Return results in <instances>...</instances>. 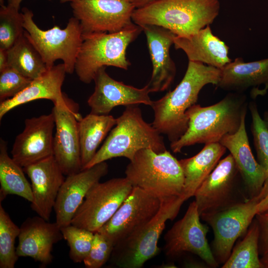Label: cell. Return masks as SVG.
I'll return each instance as SVG.
<instances>
[{
	"label": "cell",
	"mask_w": 268,
	"mask_h": 268,
	"mask_svg": "<svg viewBox=\"0 0 268 268\" xmlns=\"http://www.w3.org/2000/svg\"><path fill=\"white\" fill-rule=\"evenodd\" d=\"M220 74L219 68L189 61L184 76L176 88L153 101L152 126L161 134L166 135L171 142L179 139L188 128L186 112L196 104L199 93L205 85L217 84Z\"/></svg>",
	"instance_id": "1"
},
{
	"label": "cell",
	"mask_w": 268,
	"mask_h": 268,
	"mask_svg": "<svg viewBox=\"0 0 268 268\" xmlns=\"http://www.w3.org/2000/svg\"><path fill=\"white\" fill-rule=\"evenodd\" d=\"M245 93L229 92L217 103L206 107L195 104L186 112L188 128L176 141L171 142L174 153L199 143L219 142L223 137L236 133L248 107Z\"/></svg>",
	"instance_id": "2"
},
{
	"label": "cell",
	"mask_w": 268,
	"mask_h": 268,
	"mask_svg": "<svg viewBox=\"0 0 268 268\" xmlns=\"http://www.w3.org/2000/svg\"><path fill=\"white\" fill-rule=\"evenodd\" d=\"M219 10L218 0H157L135 8L132 20L139 26L157 25L188 37L211 24Z\"/></svg>",
	"instance_id": "3"
},
{
	"label": "cell",
	"mask_w": 268,
	"mask_h": 268,
	"mask_svg": "<svg viewBox=\"0 0 268 268\" xmlns=\"http://www.w3.org/2000/svg\"><path fill=\"white\" fill-rule=\"evenodd\" d=\"M143 148H151L157 153L166 150L163 136L152 124L144 120L138 105L126 106L103 145L83 169L118 157L131 161Z\"/></svg>",
	"instance_id": "4"
},
{
	"label": "cell",
	"mask_w": 268,
	"mask_h": 268,
	"mask_svg": "<svg viewBox=\"0 0 268 268\" xmlns=\"http://www.w3.org/2000/svg\"><path fill=\"white\" fill-rule=\"evenodd\" d=\"M125 174L133 187L161 200L182 196L183 171L179 160L167 150L161 153L151 148L139 150L127 166Z\"/></svg>",
	"instance_id": "5"
},
{
	"label": "cell",
	"mask_w": 268,
	"mask_h": 268,
	"mask_svg": "<svg viewBox=\"0 0 268 268\" xmlns=\"http://www.w3.org/2000/svg\"><path fill=\"white\" fill-rule=\"evenodd\" d=\"M157 214L147 223L117 243L109 260L120 268H140L159 252L158 242L168 220H173L186 201L182 196L161 200Z\"/></svg>",
	"instance_id": "6"
},
{
	"label": "cell",
	"mask_w": 268,
	"mask_h": 268,
	"mask_svg": "<svg viewBox=\"0 0 268 268\" xmlns=\"http://www.w3.org/2000/svg\"><path fill=\"white\" fill-rule=\"evenodd\" d=\"M142 31L140 26L134 24L118 32L82 35L75 66L79 80L84 83H91L98 70L103 67L127 70L131 63L126 57L127 49Z\"/></svg>",
	"instance_id": "7"
},
{
	"label": "cell",
	"mask_w": 268,
	"mask_h": 268,
	"mask_svg": "<svg viewBox=\"0 0 268 268\" xmlns=\"http://www.w3.org/2000/svg\"><path fill=\"white\" fill-rule=\"evenodd\" d=\"M24 35L40 54L48 68L61 60L67 73L75 71L76 58L83 41L79 21L70 18L66 28L58 26L44 30L40 29L33 20V13L27 8L22 9Z\"/></svg>",
	"instance_id": "8"
},
{
	"label": "cell",
	"mask_w": 268,
	"mask_h": 268,
	"mask_svg": "<svg viewBox=\"0 0 268 268\" xmlns=\"http://www.w3.org/2000/svg\"><path fill=\"white\" fill-rule=\"evenodd\" d=\"M268 195V178L257 196L236 202L218 212L201 216L213 230L214 238L211 249L219 265L228 260L234 243L245 234L257 214L259 203Z\"/></svg>",
	"instance_id": "9"
},
{
	"label": "cell",
	"mask_w": 268,
	"mask_h": 268,
	"mask_svg": "<svg viewBox=\"0 0 268 268\" xmlns=\"http://www.w3.org/2000/svg\"><path fill=\"white\" fill-rule=\"evenodd\" d=\"M133 187L126 177L96 183L86 194L71 224L97 232L113 216Z\"/></svg>",
	"instance_id": "10"
},
{
	"label": "cell",
	"mask_w": 268,
	"mask_h": 268,
	"mask_svg": "<svg viewBox=\"0 0 268 268\" xmlns=\"http://www.w3.org/2000/svg\"><path fill=\"white\" fill-rule=\"evenodd\" d=\"M70 4L82 35L118 32L135 24L130 0H73Z\"/></svg>",
	"instance_id": "11"
},
{
	"label": "cell",
	"mask_w": 268,
	"mask_h": 268,
	"mask_svg": "<svg viewBox=\"0 0 268 268\" xmlns=\"http://www.w3.org/2000/svg\"><path fill=\"white\" fill-rule=\"evenodd\" d=\"M196 201H192L184 216L176 221L165 234L164 251L170 258H176L185 253L199 256L212 268H216V262L209 246L206 235L208 227L201 223Z\"/></svg>",
	"instance_id": "12"
},
{
	"label": "cell",
	"mask_w": 268,
	"mask_h": 268,
	"mask_svg": "<svg viewBox=\"0 0 268 268\" xmlns=\"http://www.w3.org/2000/svg\"><path fill=\"white\" fill-rule=\"evenodd\" d=\"M161 202L159 198L134 187L113 216L97 232L105 235L115 245L150 221L159 211Z\"/></svg>",
	"instance_id": "13"
},
{
	"label": "cell",
	"mask_w": 268,
	"mask_h": 268,
	"mask_svg": "<svg viewBox=\"0 0 268 268\" xmlns=\"http://www.w3.org/2000/svg\"><path fill=\"white\" fill-rule=\"evenodd\" d=\"M70 105L69 100L66 95L64 101L54 105L52 112L56 128L53 156L67 176L82 169L78 122L82 117Z\"/></svg>",
	"instance_id": "14"
},
{
	"label": "cell",
	"mask_w": 268,
	"mask_h": 268,
	"mask_svg": "<svg viewBox=\"0 0 268 268\" xmlns=\"http://www.w3.org/2000/svg\"><path fill=\"white\" fill-rule=\"evenodd\" d=\"M239 175L231 154L219 161L194 195L200 217L218 212L239 202L234 195Z\"/></svg>",
	"instance_id": "15"
},
{
	"label": "cell",
	"mask_w": 268,
	"mask_h": 268,
	"mask_svg": "<svg viewBox=\"0 0 268 268\" xmlns=\"http://www.w3.org/2000/svg\"><path fill=\"white\" fill-rule=\"evenodd\" d=\"M55 128L52 113L25 119L12 146V159L24 168L53 156Z\"/></svg>",
	"instance_id": "16"
},
{
	"label": "cell",
	"mask_w": 268,
	"mask_h": 268,
	"mask_svg": "<svg viewBox=\"0 0 268 268\" xmlns=\"http://www.w3.org/2000/svg\"><path fill=\"white\" fill-rule=\"evenodd\" d=\"M106 67L100 68L94 77V91L87 100L90 113L109 115L119 106L143 104L151 106L153 101L149 96L151 92L147 84L142 88L125 84L110 76Z\"/></svg>",
	"instance_id": "17"
},
{
	"label": "cell",
	"mask_w": 268,
	"mask_h": 268,
	"mask_svg": "<svg viewBox=\"0 0 268 268\" xmlns=\"http://www.w3.org/2000/svg\"><path fill=\"white\" fill-rule=\"evenodd\" d=\"M108 172V165L104 161L67 176L54 207L56 222L61 228L71 224L88 191Z\"/></svg>",
	"instance_id": "18"
},
{
	"label": "cell",
	"mask_w": 268,
	"mask_h": 268,
	"mask_svg": "<svg viewBox=\"0 0 268 268\" xmlns=\"http://www.w3.org/2000/svg\"><path fill=\"white\" fill-rule=\"evenodd\" d=\"M23 169L31 183V208L49 221L65 175L53 155Z\"/></svg>",
	"instance_id": "19"
},
{
	"label": "cell",
	"mask_w": 268,
	"mask_h": 268,
	"mask_svg": "<svg viewBox=\"0 0 268 268\" xmlns=\"http://www.w3.org/2000/svg\"><path fill=\"white\" fill-rule=\"evenodd\" d=\"M18 244L16 248L19 257H28L46 266L52 262L54 245L63 239L61 227L38 215L27 218L20 227Z\"/></svg>",
	"instance_id": "20"
},
{
	"label": "cell",
	"mask_w": 268,
	"mask_h": 268,
	"mask_svg": "<svg viewBox=\"0 0 268 268\" xmlns=\"http://www.w3.org/2000/svg\"><path fill=\"white\" fill-rule=\"evenodd\" d=\"M147 40L152 65V72L147 85L151 92L163 91L172 83L176 67L170 55V48L176 35L170 30L154 25L140 26Z\"/></svg>",
	"instance_id": "21"
},
{
	"label": "cell",
	"mask_w": 268,
	"mask_h": 268,
	"mask_svg": "<svg viewBox=\"0 0 268 268\" xmlns=\"http://www.w3.org/2000/svg\"><path fill=\"white\" fill-rule=\"evenodd\" d=\"M246 117L236 133L225 136L219 142L232 156L251 198L261 191L268 178V171L259 164L252 152L246 129Z\"/></svg>",
	"instance_id": "22"
},
{
	"label": "cell",
	"mask_w": 268,
	"mask_h": 268,
	"mask_svg": "<svg viewBox=\"0 0 268 268\" xmlns=\"http://www.w3.org/2000/svg\"><path fill=\"white\" fill-rule=\"evenodd\" d=\"M221 70L217 87L229 92L245 93L251 89L252 99L262 95L260 87L268 89V58L260 61L244 62L242 58H236Z\"/></svg>",
	"instance_id": "23"
},
{
	"label": "cell",
	"mask_w": 268,
	"mask_h": 268,
	"mask_svg": "<svg viewBox=\"0 0 268 268\" xmlns=\"http://www.w3.org/2000/svg\"><path fill=\"white\" fill-rule=\"evenodd\" d=\"M173 44L185 53L189 61L219 69L232 61L228 56L229 47L213 34L209 25L188 37L175 36Z\"/></svg>",
	"instance_id": "24"
},
{
	"label": "cell",
	"mask_w": 268,
	"mask_h": 268,
	"mask_svg": "<svg viewBox=\"0 0 268 268\" xmlns=\"http://www.w3.org/2000/svg\"><path fill=\"white\" fill-rule=\"evenodd\" d=\"M63 63L48 68L39 77L15 96L0 102V120L9 111L21 105L38 99H48L54 104L65 100L66 95L62 91L66 74Z\"/></svg>",
	"instance_id": "25"
},
{
	"label": "cell",
	"mask_w": 268,
	"mask_h": 268,
	"mask_svg": "<svg viewBox=\"0 0 268 268\" xmlns=\"http://www.w3.org/2000/svg\"><path fill=\"white\" fill-rule=\"evenodd\" d=\"M226 150L220 142L206 144L195 156L179 160L184 176L182 196L186 201L194 196Z\"/></svg>",
	"instance_id": "26"
},
{
	"label": "cell",
	"mask_w": 268,
	"mask_h": 268,
	"mask_svg": "<svg viewBox=\"0 0 268 268\" xmlns=\"http://www.w3.org/2000/svg\"><path fill=\"white\" fill-rule=\"evenodd\" d=\"M117 123L112 115L90 113L78 122L82 169L91 160L97 148Z\"/></svg>",
	"instance_id": "27"
},
{
	"label": "cell",
	"mask_w": 268,
	"mask_h": 268,
	"mask_svg": "<svg viewBox=\"0 0 268 268\" xmlns=\"http://www.w3.org/2000/svg\"><path fill=\"white\" fill-rule=\"evenodd\" d=\"M23 168L7 152V142L0 139V202L8 195L19 196L31 202V185L26 179Z\"/></svg>",
	"instance_id": "28"
},
{
	"label": "cell",
	"mask_w": 268,
	"mask_h": 268,
	"mask_svg": "<svg viewBox=\"0 0 268 268\" xmlns=\"http://www.w3.org/2000/svg\"><path fill=\"white\" fill-rule=\"evenodd\" d=\"M6 51L8 67L28 78L35 79L48 69L40 54L24 33Z\"/></svg>",
	"instance_id": "29"
},
{
	"label": "cell",
	"mask_w": 268,
	"mask_h": 268,
	"mask_svg": "<svg viewBox=\"0 0 268 268\" xmlns=\"http://www.w3.org/2000/svg\"><path fill=\"white\" fill-rule=\"evenodd\" d=\"M260 229L255 217L243 239L233 247L222 268H264L259 255Z\"/></svg>",
	"instance_id": "30"
},
{
	"label": "cell",
	"mask_w": 268,
	"mask_h": 268,
	"mask_svg": "<svg viewBox=\"0 0 268 268\" xmlns=\"http://www.w3.org/2000/svg\"><path fill=\"white\" fill-rule=\"evenodd\" d=\"M20 227L11 220L0 202V268H14L19 257L15 247Z\"/></svg>",
	"instance_id": "31"
},
{
	"label": "cell",
	"mask_w": 268,
	"mask_h": 268,
	"mask_svg": "<svg viewBox=\"0 0 268 268\" xmlns=\"http://www.w3.org/2000/svg\"><path fill=\"white\" fill-rule=\"evenodd\" d=\"M23 18L19 9L8 5L0 8V49L11 48L24 34Z\"/></svg>",
	"instance_id": "32"
},
{
	"label": "cell",
	"mask_w": 268,
	"mask_h": 268,
	"mask_svg": "<svg viewBox=\"0 0 268 268\" xmlns=\"http://www.w3.org/2000/svg\"><path fill=\"white\" fill-rule=\"evenodd\" d=\"M61 230L69 246L70 259L75 263L83 262L91 249L94 233L72 224Z\"/></svg>",
	"instance_id": "33"
},
{
	"label": "cell",
	"mask_w": 268,
	"mask_h": 268,
	"mask_svg": "<svg viewBox=\"0 0 268 268\" xmlns=\"http://www.w3.org/2000/svg\"><path fill=\"white\" fill-rule=\"evenodd\" d=\"M248 108L252 118L251 130L257 162L268 171V129L260 115L256 103L250 102Z\"/></svg>",
	"instance_id": "34"
},
{
	"label": "cell",
	"mask_w": 268,
	"mask_h": 268,
	"mask_svg": "<svg viewBox=\"0 0 268 268\" xmlns=\"http://www.w3.org/2000/svg\"><path fill=\"white\" fill-rule=\"evenodd\" d=\"M33 79L8 67L0 72V102L12 98L27 87Z\"/></svg>",
	"instance_id": "35"
},
{
	"label": "cell",
	"mask_w": 268,
	"mask_h": 268,
	"mask_svg": "<svg viewBox=\"0 0 268 268\" xmlns=\"http://www.w3.org/2000/svg\"><path fill=\"white\" fill-rule=\"evenodd\" d=\"M114 243L105 235L94 233L91 249L83 263L87 268H100L109 261L114 247Z\"/></svg>",
	"instance_id": "36"
},
{
	"label": "cell",
	"mask_w": 268,
	"mask_h": 268,
	"mask_svg": "<svg viewBox=\"0 0 268 268\" xmlns=\"http://www.w3.org/2000/svg\"><path fill=\"white\" fill-rule=\"evenodd\" d=\"M255 218L260 229L259 254L263 256L268 254V211L257 213Z\"/></svg>",
	"instance_id": "37"
},
{
	"label": "cell",
	"mask_w": 268,
	"mask_h": 268,
	"mask_svg": "<svg viewBox=\"0 0 268 268\" xmlns=\"http://www.w3.org/2000/svg\"><path fill=\"white\" fill-rule=\"evenodd\" d=\"M8 67L7 51L0 49V72L3 70Z\"/></svg>",
	"instance_id": "38"
},
{
	"label": "cell",
	"mask_w": 268,
	"mask_h": 268,
	"mask_svg": "<svg viewBox=\"0 0 268 268\" xmlns=\"http://www.w3.org/2000/svg\"><path fill=\"white\" fill-rule=\"evenodd\" d=\"M268 211V195L258 204L257 213H263Z\"/></svg>",
	"instance_id": "39"
},
{
	"label": "cell",
	"mask_w": 268,
	"mask_h": 268,
	"mask_svg": "<svg viewBox=\"0 0 268 268\" xmlns=\"http://www.w3.org/2000/svg\"><path fill=\"white\" fill-rule=\"evenodd\" d=\"M157 0H130L135 8H140Z\"/></svg>",
	"instance_id": "40"
},
{
	"label": "cell",
	"mask_w": 268,
	"mask_h": 268,
	"mask_svg": "<svg viewBox=\"0 0 268 268\" xmlns=\"http://www.w3.org/2000/svg\"><path fill=\"white\" fill-rule=\"evenodd\" d=\"M22 0H7V5L19 9L20 4ZM73 0H60L62 3L71 2Z\"/></svg>",
	"instance_id": "41"
},
{
	"label": "cell",
	"mask_w": 268,
	"mask_h": 268,
	"mask_svg": "<svg viewBox=\"0 0 268 268\" xmlns=\"http://www.w3.org/2000/svg\"><path fill=\"white\" fill-rule=\"evenodd\" d=\"M264 268H268V254L264 255L261 259Z\"/></svg>",
	"instance_id": "42"
},
{
	"label": "cell",
	"mask_w": 268,
	"mask_h": 268,
	"mask_svg": "<svg viewBox=\"0 0 268 268\" xmlns=\"http://www.w3.org/2000/svg\"><path fill=\"white\" fill-rule=\"evenodd\" d=\"M264 123L267 127V128L268 129V110L266 111L263 115V118Z\"/></svg>",
	"instance_id": "43"
},
{
	"label": "cell",
	"mask_w": 268,
	"mask_h": 268,
	"mask_svg": "<svg viewBox=\"0 0 268 268\" xmlns=\"http://www.w3.org/2000/svg\"><path fill=\"white\" fill-rule=\"evenodd\" d=\"M0 6L4 5V0H0Z\"/></svg>",
	"instance_id": "44"
}]
</instances>
